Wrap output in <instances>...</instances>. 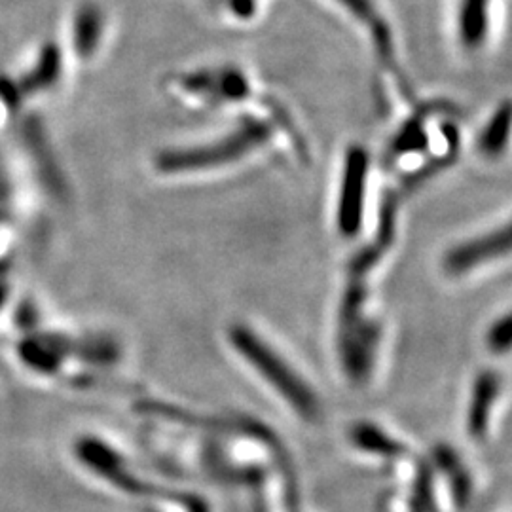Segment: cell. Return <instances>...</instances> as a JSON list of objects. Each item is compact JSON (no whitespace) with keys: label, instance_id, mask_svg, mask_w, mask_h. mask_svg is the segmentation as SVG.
Listing matches in <instances>:
<instances>
[{"label":"cell","instance_id":"obj_1","mask_svg":"<svg viewBox=\"0 0 512 512\" xmlns=\"http://www.w3.org/2000/svg\"><path fill=\"white\" fill-rule=\"evenodd\" d=\"M274 126L270 120L247 116L236 128L226 131L217 139H211L196 147H184L179 150H164L156 158V167L164 175H188L215 171L224 165L234 164L258 148L266 147L272 141Z\"/></svg>","mask_w":512,"mask_h":512},{"label":"cell","instance_id":"obj_2","mask_svg":"<svg viewBox=\"0 0 512 512\" xmlns=\"http://www.w3.org/2000/svg\"><path fill=\"white\" fill-rule=\"evenodd\" d=\"M230 340L232 346L238 349L258 372L264 374V378H268L281 393L289 395L294 408H298L302 414H310L315 406H311V397L308 395L306 385L298 382L289 365L283 363V359L274 349L268 348V344L256 332L245 325H234L230 330Z\"/></svg>","mask_w":512,"mask_h":512},{"label":"cell","instance_id":"obj_3","mask_svg":"<svg viewBox=\"0 0 512 512\" xmlns=\"http://www.w3.org/2000/svg\"><path fill=\"white\" fill-rule=\"evenodd\" d=\"M370 156L365 147L353 145L344 158L338 202L336 226L344 238H357L365 219L366 194H368Z\"/></svg>","mask_w":512,"mask_h":512},{"label":"cell","instance_id":"obj_4","mask_svg":"<svg viewBox=\"0 0 512 512\" xmlns=\"http://www.w3.org/2000/svg\"><path fill=\"white\" fill-rule=\"evenodd\" d=\"M177 84L184 93L207 105H228L256 97V93L251 90L249 78L238 69L228 67L183 74Z\"/></svg>","mask_w":512,"mask_h":512},{"label":"cell","instance_id":"obj_5","mask_svg":"<svg viewBox=\"0 0 512 512\" xmlns=\"http://www.w3.org/2000/svg\"><path fill=\"white\" fill-rule=\"evenodd\" d=\"M509 251H511V238H509V226L505 224L501 228H495L482 236L467 239L463 243H458L456 247H452L442 258V268L452 277H461V275L475 272L480 266L505 258L509 255Z\"/></svg>","mask_w":512,"mask_h":512},{"label":"cell","instance_id":"obj_6","mask_svg":"<svg viewBox=\"0 0 512 512\" xmlns=\"http://www.w3.org/2000/svg\"><path fill=\"white\" fill-rule=\"evenodd\" d=\"M336 2H340L348 10L351 18L357 19L359 23H365L366 33H368V37L372 40L382 65L393 73L397 84H399V90L403 92V95L412 97V90H410L404 74L401 73L399 61H397L393 31H391L389 23L382 16V12L378 10V6L374 4V0H336Z\"/></svg>","mask_w":512,"mask_h":512},{"label":"cell","instance_id":"obj_7","mask_svg":"<svg viewBox=\"0 0 512 512\" xmlns=\"http://www.w3.org/2000/svg\"><path fill=\"white\" fill-rule=\"evenodd\" d=\"M492 0H461L459 2L458 33L465 50L475 52L490 31Z\"/></svg>","mask_w":512,"mask_h":512},{"label":"cell","instance_id":"obj_8","mask_svg":"<svg viewBox=\"0 0 512 512\" xmlns=\"http://www.w3.org/2000/svg\"><path fill=\"white\" fill-rule=\"evenodd\" d=\"M509 129H511V105L503 101V105L495 110L488 124L480 131L478 147L488 156H499L509 143Z\"/></svg>","mask_w":512,"mask_h":512},{"label":"cell","instance_id":"obj_9","mask_svg":"<svg viewBox=\"0 0 512 512\" xmlns=\"http://www.w3.org/2000/svg\"><path fill=\"white\" fill-rule=\"evenodd\" d=\"M509 340H511L509 317L505 315L490 332V344H492L494 349H507L509 348Z\"/></svg>","mask_w":512,"mask_h":512}]
</instances>
